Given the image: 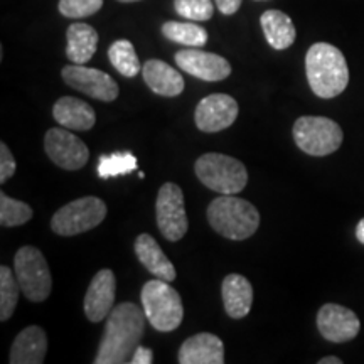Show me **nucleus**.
I'll return each instance as SVG.
<instances>
[{
  "label": "nucleus",
  "mask_w": 364,
  "mask_h": 364,
  "mask_svg": "<svg viewBox=\"0 0 364 364\" xmlns=\"http://www.w3.org/2000/svg\"><path fill=\"white\" fill-rule=\"evenodd\" d=\"M145 318L142 309L132 302H124L113 309L105 326V336L95 364L130 363L144 336Z\"/></svg>",
  "instance_id": "f257e3e1"
},
{
  "label": "nucleus",
  "mask_w": 364,
  "mask_h": 364,
  "mask_svg": "<svg viewBox=\"0 0 364 364\" xmlns=\"http://www.w3.org/2000/svg\"><path fill=\"white\" fill-rule=\"evenodd\" d=\"M306 73L314 95L324 100L339 97L349 83V68L344 54L327 43L311 46L306 56Z\"/></svg>",
  "instance_id": "f03ea898"
},
{
  "label": "nucleus",
  "mask_w": 364,
  "mask_h": 364,
  "mask_svg": "<svg viewBox=\"0 0 364 364\" xmlns=\"http://www.w3.org/2000/svg\"><path fill=\"white\" fill-rule=\"evenodd\" d=\"M208 220L216 233L235 241L250 238L260 226L257 208L235 194H223L209 204Z\"/></svg>",
  "instance_id": "7ed1b4c3"
},
{
  "label": "nucleus",
  "mask_w": 364,
  "mask_h": 364,
  "mask_svg": "<svg viewBox=\"0 0 364 364\" xmlns=\"http://www.w3.org/2000/svg\"><path fill=\"white\" fill-rule=\"evenodd\" d=\"M169 284L162 279L149 280L140 292L145 317L154 329L161 332L176 331L184 318L182 300Z\"/></svg>",
  "instance_id": "20e7f679"
},
{
  "label": "nucleus",
  "mask_w": 364,
  "mask_h": 364,
  "mask_svg": "<svg viewBox=\"0 0 364 364\" xmlns=\"http://www.w3.org/2000/svg\"><path fill=\"white\" fill-rule=\"evenodd\" d=\"M194 171L206 188L220 194H238L247 188L245 164L225 154H204L196 161Z\"/></svg>",
  "instance_id": "39448f33"
},
{
  "label": "nucleus",
  "mask_w": 364,
  "mask_h": 364,
  "mask_svg": "<svg viewBox=\"0 0 364 364\" xmlns=\"http://www.w3.org/2000/svg\"><path fill=\"white\" fill-rule=\"evenodd\" d=\"M294 140L307 156L326 157L343 144V129L327 117H300L294 124Z\"/></svg>",
  "instance_id": "423d86ee"
},
{
  "label": "nucleus",
  "mask_w": 364,
  "mask_h": 364,
  "mask_svg": "<svg viewBox=\"0 0 364 364\" xmlns=\"http://www.w3.org/2000/svg\"><path fill=\"white\" fill-rule=\"evenodd\" d=\"M14 272L27 300L39 304L49 297L53 289L51 272L38 248L22 247L14 258Z\"/></svg>",
  "instance_id": "0eeeda50"
},
{
  "label": "nucleus",
  "mask_w": 364,
  "mask_h": 364,
  "mask_svg": "<svg viewBox=\"0 0 364 364\" xmlns=\"http://www.w3.org/2000/svg\"><path fill=\"white\" fill-rule=\"evenodd\" d=\"M107 216V204L95 196H86L58 209L51 230L59 236H76L97 228Z\"/></svg>",
  "instance_id": "6e6552de"
},
{
  "label": "nucleus",
  "mask_w": 364,
  "mask_h": 364,
  "mask_svg": "<svg viewBox=\"0 0 364 364\" xmlns=\"http://www.w3.org/2000/svg\"><path fill=\"white\" fill-rule=\"evenodd\" d=\"M156 215L157 226L166 240L179 241L188 233L189 223L184 208V194L174 182H166L159 189Z\"/></svg>",
  "instance_id": "1a4fd4ad"
},
{
  "label": "nucleus",
  "mask_w": 364,
  "mask_h": 364,
  "mask_svg": "<svg viewBox=\"0 0 364 364\" xmlns=\"http://www.w3.org/2000/svg\"><path fill=\"white\" fill-rule=\"evenodd\" d=\"M44 150L58 167L66 171L83 169L90 159L86 144L65 127L48 130L44 136Z\"/></svg>",
  "instance_id": "9d476101"
},
{
  "label": "nucleus",
  "mask_w": 364,
  "mask_h": 364,
  "mask_svg": "<svg viewBox=\"0 0 364 364\" xmlns=\"http://www.w3.org/2000/svg\"><path fill=\"white\" fill-rule=\"evenodd\" d=\"M63 80L71 88L88 95L100 102H113L120 93L117 81L105 71L86 68L83 65H70L63 68Z\"/></svg>",
  "instance_id": "9b49d317"
},
{
  "label": "nucleus",
  "mask_w": 364,
  "mask_h": 364,
  "mask_svg": "<svg viewBox=\"0 0 364 364\" xmlns=\"http://www.w3.org/2000/svg\"><path fill=\"white\" fill-rule=\"evenodd\" d=\"M238 103L233 97L225 93H215L203 98L196 107L194 122L201 132L215 134L230 129L238 118Z\"/></svg>",
  "instance_id": "f8f14e48"
},
{
  "label": "nucleus",
  "mask_w": 364,
  "mask_h": 364,
  "mask_svg": "<svg viewBox=\"0 0 364 364\" xmlns=\"http://www.w3.org/2000/svg\"><path fill=\"white\" fill-rule=\"evenodd\" d=\"M317 329L326 341L341 344L356 338L361 322L351 309L338 304H326L317 314Z\"/></svg>",
  "instance_id": "ddd939ff"
},
{
  "label": "nucleus",
  "mask_w": 364,
  "mask_h": 364,
  "mask_svg": "<svg viewBox=\"0 0 364 364\" xmlns=\"http://www.w3.org/2000/svg\"><path fill=\"white\" fill-rule=\"evenodd\" d=\"M174 59L182 71L204 81H223L231 75V65L225 58L198 48L182 49Z\"/></svg>",
  "instance_id": "4468645a"
},
{
  "label": "nucleus",
  "mask_w": 364,
  "mask_h": 364,
  "mask_svg": "<svg viewBox=\"0 0 364 364\" xmlns=\"http://www.w3.org/2000/svg\"><path fill=\"white\" fill-rule=\"evenodd\" d=\"M117 280L115 273L108 268L100 270L93 277L85 295V314L91 322H100L110 316L115 304Z\"/></svg>",
  "instance_id": "2eb2a0df"
},
{
  "label": "nucleus",
  "mask_w": 364,
  "mask_h": 364,
  "mask_svg": "<svg viewBox=\"0 0 364 364\" xmlns=\"http://www.w3.org/2000/svg\"><path fill=\"white\" fill-rule=\"evenodd\" d=\"M181 364H223L225 346L215 334L201 332L186 339L179 349Z\"/></svg>",
  "instance_id": "dca6fc26"
},
{
  "label": "nucleus",
  "mask_w": 364,
  "mask_h": 364,
  "mask_svg": "<svg viewBox=\"0 0 364 364\" xmlns=\"http://www.w3.org/2000/svg\"><path fill=\"white\" fill-rule=\"evenodd\" d=\"M223 304L230 317L243 318L252 311L253 304V287L247 277L240 273H231L223 280L221 285Z\"/></svg>",
  "instance_id": "f3484780"
},
{
  "label": "nucleus",
  "mask_w": 364,
  "mask_h": 364,
  "mask_svg": "<svg viewBox=\"0 0 364 364\" xmlns=\"http://www.w3.org/2000/svg\"><path fill=\"white\" fill-rule=\"evenodd\" d=\"M142 73L149 88L161 97H179L184 91V78L181 73L161 59H149L142 68Z\"/></svg>",
  "instance_id": "a211bd4d"
},
{
  "label": "nucleus",
  "mask_w": 364,
  "mask_h": 364,
  "mask_svg": "<svg viewBox=\"0 0 364 364\" xmlns=\"http://www.w3.org/2000/svg\"><path fill=\"white\" fill-rule=\"evenodd\" d=\"M48 353V338L39 326H29L17 334L11 349V364H41Z\"/></svg>",
  "instance_id": "6ab92c4d"
},
{
  "label": "nucleus",
  "mask_w": 364,
  "mask_h": 364,
  "mask_svg": "<svg viewBox=\"0 0 364 364\" xmlns=\"http://www.w3.org/2000/svg\"><path fill=\"white\" fill-rule=\"evenodd\" d=\"M53 117L65 129L78 132L93 129L97 122V115L91 105L73 97L59 98L53 107Z\"/></svg>",
  "instance_id": "aec40b11"
},
{
  "label": "nucleus",
  "mask_w": 364,
  "mask_h": 364,
  "mask_svg": "<svg viewBox=\"0 0 364 364\" xmlns=\"http://www.w3.org/2000/svg\"><path fill=\"white\" fill-rule=\"evenodd\" d=\"M135 253L139 262L152 273L156 279H162L166 282L176 280L177 273L169 258L164 255L159 247V243L154 240V236L147 233L139 235L135 240Z\"/></svg>",
  "instance_id": "412c9836"
},
{
  "label": "nucleus",
  "mask_w": 364,
  "mask_h": 364,
  "mask_svg": "<svg viewBox=\"0 0 364 364\" xmlns=\"http://www.w3.org/2000/svg\"><path fill=\"white\" fill-rule=\"evenodd\" d=\"M66 39V56L73 61V65H85L97 53L98 33L90 24H85V22L71 24L68 27Z\"/></svg>",
  "instance_id": "4be33fe9"
},
{
  "label": "nucleus",
  "mask_w": 364,
  "mask_h": 364,
  "mask_svg": "<svg viewBox=\"0 0 364 364\" xmlns=\"http://www.w3.org/2000/svg\"><path fill=\"white\" fill-rule=\"evenodd\" d=\"M260 24L268 44L277 51H284V49L290 48L297 38V31H295L292 19L282 11H275V9L265 11L260 17Z\"/></svg>",
  "instance_id": "5701e85b"
},
{
  "label": "nucleus",
  "mask_w": 364,
  "mask_h": 364,
  "mask_svg": "<svg viewBox=\"0 0 364 364\" xmlns=\"http://www.w3.org/2000/svg\"><path fill=\"white\" fill-rule=\"evenodd\" d=\"M162 34L172 43L188 46V48H203L208 43V33L196 22L169 21L162 26Z\"/></svg>",
  "instance_id": "b1692460"
},
{
  "label": "nucleus",
  "mask_w": 364,
  "mask_h": 364,
  "mask_svg": "<svg viewBox=\"0 0 364 364\" xmlns=\"http://www.w3.org/2000/svg\"><path fill=\"white\" fill-rule=\"evenodd\" d=\"M112 66L125 78H134L142 70L134 44L127 39H118L108 49Z\"/></svg>",
  "instance_id": "393cba45"
},
{
  "label": "nucleus",
  "mask_w": 364,
  "mask_h": 364,
  "mask_svg": "<svg viewBox=\"0 0 364 364\" xmlns=\"http://www.w3.org/2000/svg\"><path fill=\"white\" fill-rule=\"evenodd\" d=\"M21 292L16 272H12L7 265L0 267V321L6 322L14 316Z\"/></svg>",
  "instance_id": "a878e982"
},
{
  "label": "nucleus",
  "mask_w": 364,
  "mask_h": 364,
  "mask_svg": "<svg viewBox=\"0 0 364 364\" xmlns=\"http://www.w3.org/2000/svg\"><path fill=\"white\" fill-rule=\"evenodd\" d=\"M136 169V157L130 152H115L102 156L98 161V176L102 179L130 174Z\"/></svg>",
  "instance_id": "bb28decb"
},
{
  "label": "nucleus",
  "mask_w": 364,
  "mask_h": 364,
  "mask_svg": "<svg viewBox=\"0 0 364 364\" xmlns=\"http://www.w3.org/2000/svg\"><path fill=\"white\" fill-rule=\"evenodd\" d=\"M33 218V208L29 204L12 199L6 193H0V225L22 226Z\"/></svg>",
  "instance_id": "cd10ccee"
},
{
  "label": "nucleus",
  "mask_w": 364,
  "mask_h": 364,
  "mask_svg": "<svg viewBox=\"0 0 364 364\" xmlns=\"http://www.w3.org/2000/svg\"><path fill=\"white\" fill-rule=\"evenodd\" d=\"M174 9L181 17L189 21H209L215 14L211 0H174Z\"/></svg>",
  "instance_id": "c85d7f7f"
},
{
  "label": "nucleus",
  "mask_w": 364,
  "mask_h": 364,
  "mask_svg": "<svg viewBox=\"0 0 364 364\" xmlns=\"http://www.w3.org/2000/svg\"><path fill=\"white\" fill-rule=\"evenodd\" d=\"M103 0H59V12L68 19H83L97 14Z\"/></svg>",
  "instance_id": "c756f323"
},
{
  "label": "nucleus",
  "mask_w": 364,
  "mask_h": 364,
  "mask_svg": "<svg viewBox=\"0 0 364 364\" xmlns=\"http://www.w3.org/2000/svg\"><path fill=\"white\" fill-rule=\"evenodd\" d=\"M16 172V159H14L11 149L7 144H0V182H7Z\"/></svg>",
  "instance_id": "7c9ffc66"
},
{
  "label": "nucleus",
  "mask_w": 364,
  "mask_h": 364,
  "mask_svg": "<svg viewBox=\"0 0 364 364\" xmlns=\"http://www.w3.org/2000/svg\"><path fill=\"white\" fill-rule=\"evenodd\" d=\"M241 2H243V0H215L216 7L220 9V12L225 14V16H233V14L238 12Z\"/></svg>",
  "instance_id": "2f4dec72"
},
{
  "label": "nucleus",
  "mask_w": 364,
  "mask_h": 364,
  "mask_svg": "<svg viewBox=\"0 0 364 364\" xmlns=\"http://www.w3.org/2000/svg\"><path fill=\"white\" fill-rule=\"evenodd\" d=\"M154 361V353L150 351L149 348H144V346H139L135 349L134 356H132L130 363L132 364H150Z\"/></svg>",
  "instance_id": "473e14b6"
},
{
  "label": "nucleus",
  "mask_w": 364,
  "mask_h": 364,
  "mask_svg": "<svg viewBox=\"0 0 364 364\" xmlns=\"http://www.w3.org/2000/svg\"><path fill=\"white\" fill-rule=\"evenodd\" d=\"M356 238L359 243L364 245V218L358 223V226H356Z\"/></svg>",
  "instance_id": "72a5a7b5"
},
{
  "label": "nucleus",
  "mask_w": 364,
  "mask_h": 364,
  "mask_svg": "<svg viewBox=\"0 0 364 364\" xmlns=\"http://www.w3.org/2000/svg\"><path fill=\"white\" fill-rule=\"evenodd\" d=\"M318 364H343V359L336 358V356H327V358H322Z\"/></svg>",
  "instance_id": "f704fd0d"
},
{
  "label": "nucleus",
  "mask_w": 364,
  "mask_h": 364,
  "mask_svg": "<svg viewBox=\"0 0 364 364\" xmlns=\"http://www.w3.org/2000/svg\"><path fill=\"white\" fill-rule=\"evenodd\" d=\"M118 2H122V4H132V2H139V0H118Z\"/></svg>",
  "instance_id": "c9c22d12"
}]
</instances>
